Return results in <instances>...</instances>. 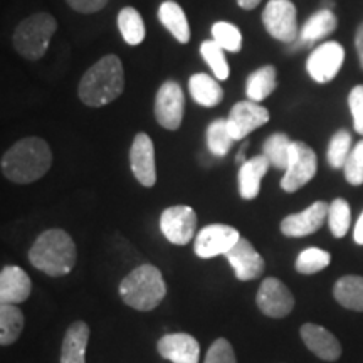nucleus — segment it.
I'll use <instances>...</instances> for the list:
<instances>
[{
    "label": "nucleus",
    "instance_id": "nucleus-10",
    "mask_svg": "<svg viewBox=\"0 0 363 363\" xmlns=\"http://www.w3.org/2000/svg\"><path fill=\"white\" fill-rule=\"evenodd\" d=\"M343 45L335 43V40H330V43H323L318 45L316 49H313V52L308 56L306 71L313 81L325 84L337 78L343 66Z\"/></svg>",
    "mask_w": 363,
    "mask_h": 363
},
{
    "label": "nucleus",
    "instance_id": "nucleus-4",
    "mask_svg": "<svg viewBox=\"0 0 363 363\" xmlns=\"http://www.w3.org/2000/svg\"><path fill=\"white\" fill-rule=\"evenodd\" d=\"M120 296L138 311H152L167 296V284L158 267L142 264L120 283Z\"/></svg>",
    "mask_w": 363,
    "mask_h": 363
},
{
    "label": "nucleus",
    "instance_id": "nucleus-29",
    "mask_svg": "<svg viewBox=\"0 0 363 363\" xmlns=\"http://www.w3.org/2000/svg\"><path fill=\"white\" fill-rule=\"evenodd\" d=\"M291 140L284 133H272L267 136L262 145V155L269 160L271 167L278 170H286L289 163V153H291Z\"/></svg>",
    "mask_w": 363,
    "mask_h": 363
},
{
    "label": "nucleus",
    "instance_id": "nucleus-38",
    "mask_svg": "<svg viewBox=\"0 0 363 363\" xmlns=\"http://www.w3.org/2000/svg\"><path fill=\"white\" fill-rule=\"evenodd\" d=\"M348 106L353 116V128L363 136V84L355 86L348 94Z\"/></svg>",
    "mask_w": 363,
    "mask_h": 363
},
{
    "label": "nucleus",
    "instance_id": "nucleus-36",
    "mask_svg": "<svg viewBox=\"0 0 363 363\" xmlns=\"http://www.w3.org/2000/svg\"><path fill=\"white\" fill-rule=\"evenodd\" d=\"M345 179L350 185H363V140H360L355 147L352 148V153L348 155V160L343 167Z\"/></svg>",
    "mask_w": 363,
    "mask_h": 363
},
{
    "label": "nucleus",
    "instance_id": "nucleus-15",
    "mask_svg": "<svg viewBox=\"0 0 363 363\" xmlns=\"http://www.w3.org/2000/svg\"><path fill=\"white\" fill-rule=\"evenodd\" d=\"M328 211L330 206L323 201L311 203L303 212L284 217L281 222V233L288 238H305V235L315 234L328 219Z\"/></svg>",
    "mask_w": 363,
    "mask_h": 363
},
{
    "label": "nucleus",
    "instance_id": "nucleus-6",
    "mask_svg": "<svg viewBox=\"0 0 363 363\" xmlns=\"http://www.w3.org/2000/svg\"><path fill=\"white\" fill-rule=\"evenodd\" d=\"M261 19L271 38L286 44H293L298 39V11L291 0H269Z\"/></svg>",
    "mask_w": 363,
    "mask_h": 363
},
{
    "label": "nucleus",
    "instance_id": "nucleus-20",
    "mask_svg": "<svg viewBox=\"0 0 363 363\" xmlns=\"http://www.w3.org/2000/svg\"><path fill=\"white\" fill-rule=\"evenodd\" d=\"M338 19L335 16L333 11L330 9H321L313 13L301 29H299L298 39L293 44H296V48H306V45H313L320 39L328 38L330 34H333L337 30Z\"/></svg>",
    "mask_w": 363,
    "mask_h": 363
},
{
    "label": "nucleus",
    "instance_id": "nucleus-43",
    "mask_svg": "<svg viewBox=\"0 0 363 363\" xmlns=\"http://www.w3.org/2000/svg\"><path fill=\"white\" fill-rule=\"evenodd\" d=\"M247 147H249V143H244V145H242V148L239 150L238 157H235V163H239V165H242V163H246V162H247L246 158H244V150H246Z\"/></svg>",
    "mask_w": 363,
    "mask_h": 363
},
{
    "label": "nucleus",
    "instance_id": "nucleus-12",
    "mask_svg": "<svg viewBox=\"0 0 363 363\" xmlns=\"http://www.w3.org/2000/svg\"><path fill=\"white\" fill-rule=\"evenodd\" d=\"M225 120L229 133L235 142V140H244L254 130L264 126L269 121V111L259 103L247 99V101L235 103Z\"/></svg>",
    "mask_w": 363,
    "mask_h": 363
},
{
    "label": "nucleus",
    "instance_id": "nucleus-42",
    "mask_svg": "<svg viewBox=\"0 0 363 363\" xmlns=\"http://www.w3.org/2000/svg\"><path fill=\"white\" fill-rule=\"evenodd\" d=\"M262 0H238V6L240 9H244V11H252V9H256Z\"/></svg>",
    "mask_w": 363,
    "mask_h": 363
},
{
    "label": "nucleus",
    "instance_id": "nucleus-31",
    "mask_svg": "<svg viewBox=\"0 0 363 363\" xmlns=\"http://www.w3.org/2000/svg\"><path fill=\"white\" fill-rule=\"evenodd\" d=\"M353 140L350 131L338 130L337 133L331 136L328 152H326V160L333 169H343L345 163L348 160V155L352 153Z\"/></svg>",
    "mask_w": 363,
    "mask_h": 363
},
{
    "label": "nucleus",
    "instance_id": "nucleus-39",
    "mask_svg": "<svg viewBox=\"0 0 363 363\" xmlns=\"http://www.w3.org/2000/svg\"><path fill=\"white\" fill-rule=\"evenodd\" d=\"M66 2L69 4L72 11L81 13H94L101 11L108 4V0H66Z\"/></svg>",
    "mask_w": 363,
    "mask_h": 363
},
{
    "label": "nucleus",
    "instance_id": "nucleus-35",
    "mask_svg": "<svg viewBox=\"0 0 363 363\" xmlns=\"http://www.w3.org/2000/svg\"><path fill=\"white\" fill-rule=\"evenodd\" d=\"M212 39L220 45L224 51L239 52L242 49V34L238 29V26L230 24V22H216L212 26Z\"/></svg>",
    "mask_w": 363,
    "mask_h": 363
},
{
    "label": "nucleus",
    "instance_id": "nucleus-11",
    "mask_svg": "<svg viewBox=\"0 0 363 363\" xmlns=\"http://www.w3.org/2000/svg\"><path fill=\"white\" fill-rule=\"evenodd\" d=\"M197 214L189 206H174L165 208L160 217V230L175 246H185L195 238Z\"/></svg>",
    "mask_w": 363,
    "mask_h": 363
},
{
    "label": "nucleus",
    "instance_id": "nucleus-5",
    "mask_svg": "<svg viewBox=\"0 0 363 363\" xmlns=\"http://www.w3.org/2000/svg\"><path fill=\"white\" fill-rule=\"evenodd\" d=\"M56 29L57 22L52 16L45 12L34 13L16 27L12 39L13 48L22 57L29 59V61H38L48 51Z\"/></svg>",
    "mask_w": 363,
    "mask_h": 363
},
{
    "label": "nucleus",
    "instance_id": "nucleus-41",
    "mask_svg": "<svg viewBox=\"0 0 363 363\" xmlns=\"http://www.w3.org/2000/svg\"><path fill=\"white\" fill-rule=\"evenodd\" d=\"M353 239H355L357 244L363 246V212L360 214V217H358L355 229H353Z\"/></svg>",
    "mask_w": 363,
    "mask_h": 363
},
{
    "label": "nucleus",
    "instance_id": "nucleus-26",
    "mask_svg": "<svg viewBox=\"0 0 363 363\" xmlns=\"http://www.w3.org/2000/svg\"><path fill=\"white\" fill-rule=\"evenodd\" d=\"M276 86H278V81H276L274 66L271 65L262 66L259 69H256L247 76V81H246L247 99H251L254 103L264 101L267 96H271V93L276 89Z\"/></svg>",
    "mask_w": 363,
    "mask_h": 363
},
{
    "label": "nucleus",
    "instance_id": "nucleus-9",
    "mask_svg": "<svg viewBox=\"0 0 363 363\" xmlns=\"http://www.w3.org/2000/svg\"><path fill=\"white\" fill-rule=\"evenodd\" d=\"M240 234L234 227L225 224H211L199 230L195 235L194 251L202 259L225 256L239 242Z\"/></svg>",
    "mask_w": 363,
    "mask_h": 363
},
{
    "label": "nucleus",
    "instance_id": "nucleus-17",
    "mask_svg": "<svg viewBox=\"0 0 363 363\" xmlns=\"http://www.w3.org/2000/svg\"><path fill=\"white\" fill-rule=\"evenodd\" d=\"M158 353L172 363H199L201 345L189 333H169L158 340Z\"/></svg>",
    "mask_w": 363,
    "mask_h": 363
},
{
    "label": "nucleus",
    "instance_id": "nucleus-23",
    "mask_svg": "<svg viewBox=\"0 0 363 363\" xmlns=\"http://www.w3.org/2000/svg\"><path fill=\"white\" fill-rule=\"evenodd\" d=\"M158 21L180 44L190 40V26L185 11L174 0H165L158 7Z\"/></svg>",
    "mask_w": 363,
    "mask_h": 363
},
{
    "label": "nucleus",
    "instance_id": "nucleus-14",
    "mask_svg": "<svg viewBox=\"0 0 363 363\" xmlns=\"http://www.w3.org/2000/svg\"><path fill=\"white\" fill-rule=\"evenodd\" d=\"M130 165L135 179L143 187H153L157 184L155 147L147 133H136L130 150Z\"/></svg>",
    "mask_w": 363,
    "mask_h": 363
},
{
    "label": "nucleus",
    "instance_id": "nucleus-2",
    "mask_svg": "<svg viewBox=\"0 0 363 363\" xmlns=\"http://www.w3.org/2000/svg\"><path fill=\"white\" fill-rule=\"evenodd\" d=\"M123 89V65L115 54H108L84 72L79 81L78 94L86 106L101 108L120 98Z\"/></svg>",
    "mask_w": 363,
    "mask_h": 363
},
{
    "label": "nucleus",
    "instance_id": "nucleus-28",
    "mask_svg": "<svg viewBox=\"0 0 363 363\" xmlns=\"http://www.w3.org/2000/svg\"><path fill=\"white\" fill-rule=\"evenodd\" d=\"M118 29L126 44L138 45L145 40V22L135 7H123L118 13Z\"/></svg>",
    "mask_w": 363,
    "mask_h": 363
},
{
    "label": "nucleus",
    "instance_id": "nucleus-33",
    "mask_svg": "<svg viewBox=\"0 0 363 363\" xmlns=\"http://www.w3.org/2000/svg\"><path fill=\"white\" fill-rule=\"evenodd\" d=\"M352 224V211L345 199H335L330 203L328 225L335 238H345Z\"/></svg>",
    "mask_w": 363,
    "mask_h": 363
},
{
    "label": "nucleus",
    "instance_id": "nucleus-18",
    "mask_svg": "<svg viewBox=\"0 0 363 363\" xmlns=\"http://www.w3.org/2000/svg\"><path fill=\"white\" fill-rule=\"evenodd\" d=\"M303 342L318 358L325 362H335L342 357V345L331 331L315 323H305L299 330Z\"/></svg>",
    "mask_w": 363,
    "mask_h": 363
},
{
    "label": "nucleus",
    "instance_id": "nucleus-1",
    "mask_svg": "<svg viewBox=\"0 0 363 363\" xmlns=\"http://www.w3.org/2000/svg\"><path fill=\"white\" fill-rule=\"evenodd\" d=\"M52 153L48 142L38 136H27L4 153L2 174L13 184H33L51 169Z\"/></svg>",
    "mask_w": 363,
    "mask_h": 363
},
{
    "label": "nucleus",
    "instance_id": "nucleus-3",
    "mask_svg": "<svg viewBox=\"0 0 363 363\" xmlns=\"http://www.w3.org/2000/svg\"><path fill=\"white\" fill-rule=\"evenodd\" d=\"M29 261L45 274L66 276L76 264V244L66 230L49 229L35 239L29 251Z\"/></svg>",
    "mask_w": 363,
    "mask_h": 363
},
{
    "label": "nucleus",
    "instance_id": "nucleus-25",
    "mask_svg": "<svg viewBox=\"0 0 363 363\" xmlns=\"http://www.w3.org/2000/svg\"><path fill=\"white\" fill-rule=\"evenodd\" d=\"M333 296L347 310L363 311V278L362 276H343L335 283Z\"/></svg>",
    "mask_w": 363,
    "mask_h": 363
},
{
    "label": "nucleus",
    "instance_id": "nucleus-24",
    "mask_svg": "<svg viewBox=\"0 0 363 363\" xmlns=\"http://www.w3.org/2000/svg\"><path fill=\"white\" fill-rule=\"evenodd\" d=\"M189 91L192 94V99L203 108H214L222 103L224 99V91L220 84L212 76L197 72L189 81Z\"/></svg>",
    "mask_w": 363,
    "mask_h": 363
},
{
    "label": "nucleus",
    "instance_id": "nucleus-34",
    "mask_svg": "<svg viewBox=\"0 0 363 363\" xmlns=\"http://www.w3.org/2000/svg\"><path fill=\"white\" fill-rule=\"evenodd\" d=\"M331 262V254L320 247H308L299 252L296 259V271L301 274H316L323 271Z\"/></svg>",
    "mask_w": 363,
    "mask_h": 363
},
{
    "label": "nucleus",
    "instance_id": "nucleus-8",
    "mask_svg": "<svg viewBox=\"0 0 363 363\" xmlns=\"http://www.w3.org/2000/svg\"><path fill=\"white\" fill-rule=\"evenodd\" d=\"M155 120L165 130H179L185 115V96L180 84L175 81H165L155 96Z\"/></svg>",
    "mask_w": 363,
    "mask_h": 363
},
{
    "label": "nucleus",
    "instance_id": "nucleus-7",
    "mask_svg": "<svg viewBox=\"0 0 363 363\" xmlns=\"http://www.w3.org/2000/svg\"><path fill=\"white\" fill-rule=\"evenodd\" d=\"M316 172L318 158L313 148L303 142H293L288 169L284 170L283 179H281V189L288 194L298 192L308 182L313 180Z\"/></svg>",
    "mask_w": 363,
    "mask_h": 363
},
{
    "label": "nucleus",
    "instance_id": "nucleus-37",
    "mask_svg": "<svg viewBox=\"0 0 363 363\" xmlns=\"http://www.w3.org/2000/svg\"><path fill=\"white\" fill-rule=\"evenodd\" d=\"M206 363H235V355L233 345L225 338H217L212 347L208 348Z\"/></svg>",
    "mask_w": 363,
    "mask_h": 363
},
{
    "label": "nucleus",
    "instance_id": "nucleus-32",
    "mask_svg": "<svg viewBox=\"0 0 363 363\" xmlns=\"http://www.w3.org/2000/svg\"><path fill=\"white\" fill-rule=\"evenodd\" d=\"M201 54L203 61L207 62L208 67H211L212 72H214L216 79L225 81L229 78L230 71H229V62H227L225 59V52L214 39L203 40L201 45Z\"/></svg>",
    "mask_w": 363,
    "mask_h": 363
},
{
    "label": "nucleus",
    "instance_id": "nucleus-19",
    "mask_svg": "<svg viewBox=\"0 0 363 363\" xmlns=\"http://www.w3.org/2000/svg\"><path fill=\"white\" fill-rule=\"evenodd\" d=\"M33 291L29 274L17 266H7L0 272V301L21 305Z\"/></svg>",
    "mask_w": 363,
    "mask_h": 363
},
{
    "label": "nucleus",
    "instance_id": "nucleus-30",
    "mask_svg": "<svg viewBox=\"0 0 363 363\" xmlns=\"http://www.w3.org/2000/svg\"><path fill=\"white\" fill-rule=\"evenodd\" d=\"M234 138L227 128V120H214L207 128V147L208 152L216 157H224L233 147Z\"/></svg>",
    "mask_w": 363,
    "mask_h": 363
},
{
    "label": "nucleus",
    "instance_id": "nucleus-40",
    "mask_svg": "<svg viewBox=\"0 0 363 363\" xmlns=\"http://www.w3.org/2000/svg\"><path fill=\"white\" fill-rule=\"evenodd\" d=\"M355 48H357V54H358V61H360V66L363 69V22L358 26V29H357Z\"/></svg>",
    "mask_w": 363,
    "mask_h": 363
},
{
    "label": "nucleus",
    "instance_id": "nucleus-27",
    "mask_svg": "<svg viewBox=\"0 0 363 363\" xmlns=\"http://www.w3.org/2000/svg\"><path fill=\"white\" fill-rule=\"evenodd\" d=\"M24 328V315L17 305H0V343L4 347L17 342Z\"/></svg>",
    "mask_w": 363,
    "mask_h": 363
},
{
    "label": "nucleus",
    "instance_id": "nucleus-13",
    "mask_svg": "<svg viewBox=\"0 0 363 363\" xmlns=\"http://www.w3.org/2000/svg\"><path fill=\"white\" fill-rule=\"evenodd\" d=\"M257 308L262 315L269 318L288 316L294 308V298L283 281L276 278H266L262 281L256 296Z\"/></svg>",
    "mask_w": 363,
    "mask_h": 363
},
{
    "label": "nucleus",
    "instance_id": "nucleus-21",
    "mask_svg": "<svg viewBox=\"0 0 363 363\" xmlns=\"http://www.w3.org/2000/svg\"><path fill=\"white\" fill-rule=\"evenodd\" d=\"M271 167L269 160L264 155H256L247 158L246 163H242L239 169L238 182H239V194L244 201H252L259 195L261 180L267 174V169Z\"/></svg>",
    "mask_w": 363,
    "mask_h": 363
},
{
    "label": "nucleus",
    "instance_id": "nucleus-22",
    "mask_svg": "<svg viewBox=\"0 0 363 363\" xmlns=\"http://www.w3.org/2000/svg\"><path fill=\"white\" fill-rule=\"evenodd\" d=\"M89 342V326L76 321L67 328L62 342L61 363H86V348Z\"/></svg>",
    "mask_w": 363,
    "mask_h": 363
},
{
    "label": "nucleus",
    "instance_id": "nucleus-16",
    "mask_svg": "<svg viewBox=\"0 0 363 363\" xmlns=\"http://www.w3.org/2000/svg\"><path fill=\"white\" fill-rule=\"evenodd\" d=\"M227 261L233 266L235 278L239 281L257 279L264 272L266 262L259 252L247 239L240 238L239 242L225 254Z\"/></svg>",
    "mask_w": 363,
    "mask_h": 363
}]
</instances>
